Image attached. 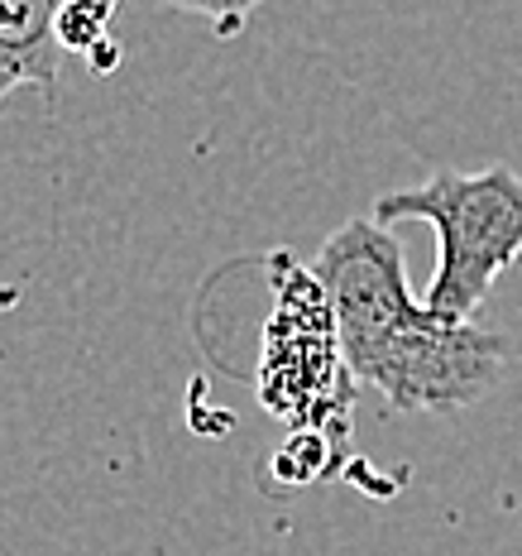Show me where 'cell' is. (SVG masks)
<instances>
[{"label":"cell","mask_w":522,"mask_h":556,"mask_svg":"<svg viewBox=\"0 0 522 556\" xmlns=\"http://www.w3.org/2000/svg\"><path fill=\"white\" fill-rule=\"evenodd\" d=\"M311 274L335 312L341 365L384 393L389 408L456 413L504 379L513 355L508 336L450 321L412 298L403 245L374 216H355L327 236Z\"/></svg>","instance_id":"cell-1"},{"label":"cell","mask_w":522,"mask_h":556,"mask_svg":"<svg viewBox=\"0 0 522 556\" xmlns=\"http://www.w3.org/2000/svg\"><path fill=\"white\" fill-rule=\"evenodd\" d=\"M369 216L379 226L426 222L436 230V274L422 303L450 321H474L504 269L522 260V173L513 164L436 168L417 188L374 197Z\"/></svg>","instance_id":"cell-2"},{"label":"cell","mask_w":522,"mask_h":556,"mask_svg":"<svg viewBox=\"0 0 522 556\" xmlns=\"http://www.w3.org/2000/svg\"><path fill=\"white\" fill-rule=\"evenodd\" d=\"M67 0H0V101L20 87H58L63 39L58 15Z\"/></svg>","instance_id":"cell-3"},{"label":"cell","mask_w":522,"mask_h":556,"mask_svg":"<svg viewBox=\"0 0 522 556\" xmlns=\"http://www.w3.org/2000/svg\"><path fill=\"white\" fill-rule=\"evenodd\" d=\"M120 0H67L63 15H58V39H63V53L87 58L91 73H111L120 63L111 39V15Z\"/></svg>","instance_id":"cell-4"},{"label":"cell","mask_w":522,"mask_h":556,"mask_svg":"<svg viewBox=\"0 0 522 556\" xmlns=\"http://www.w3.org/2000/svg\"><path fill=\"white\" fill-rule=\"evenodd\" d=\"M164 5L173 10H182V15H202V20H212V25L226 34H240L250 25V15L264 5V0H164Z\"/></svg>","instance_id":"cell-5"}]
</instances>
